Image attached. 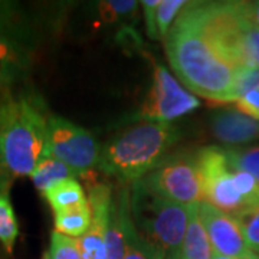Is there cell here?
<instances>
[{
    "instance_id": "obj_15",
    "label": "cell",
    "mask_w": 259,
    "mask_h": 259,
    "mask_svg": "<svg viewBox=\"0 0 259 259\" xmlns=\"http://www.w3.org/2000/svg\"><path fill=\"white\" fill-rule=\"evenodd\" d=\"M54 213H62L88 203L83 187L75 179H68L52 186L42 194Z\"/></svg>"
},
{
    "instance_id": "obj_23",
    "label": "cell",
    "mask_w": 259,
    "mask_h": 259,
    "mask_svg": "<svg viewBox=\"0 0 259 259\" xmlns=\"http://www.w3.org/2000/svg\"><path fill=\"white\" fill-rule=\"evenodd\" d=\"M187 2L183 0H161L156 15V26H157L158 36L166 37L170 30V25L176 20L177 15L185 9Z\"/></svg>"
},
{
    "instance_id": "obj_18",
    "label": "cell",
    "mask_w": 259,
    "mask_h": 259,
    "mask_svg": "<svg viewBox=\"0 0 259 259\" xmlns=\"http://www.w3.org/2000/svg\"><path fill=\"white\" fill-rule=\"evenodd\" d=\"M19 236V222L10 202L9 192L0 190V243L8 253L13 252Z\"/></svg>"
},
{
    "instance_id": "obj_16",
    "label": "cell",
    "mask_w": 259,
    "mask_h": 259,
    "mask_svg": "<svg viewBox=\"0 0 259 259\" xmlns=\"http://www.w3.org/2000/svg\"><path fill=\"white\" fill-rule=\"evenodd\" d=\"M76 176H78L76 171L71 167L66 166L58 158L48 156L37 164L36 168L32 171V175L29 177L33 186L36 187L37 192L44 194L56 183L68 180V179H75Z\"/></svg>"
},
{
    "instance_id": "obj_6",
    "label": "cell",
    "mask_w": 259,
    "mask_h": 259,
    "mask_svg": "<svg viewBox=\"0 0 259 259\" xmlns=\"http://www.w3.org/2000/svg\"><path fill=\"white\" fill-rule=\"evenodd\" d=\"M140 182L154 193L186 207L203 202L196 153L166 157Z\"/></svg>"
},
{
    "instance_id": "obj_31",
    "label": "cell",
    "mask_w": 259,
    "mask_h": 259,
    "mask_svg": "<svg viewBox=\"0 0 259 259\" xmlns=\"http://www.w3.org/2000/svg\"><path fill=\"white\" fill-rule=\"evenodd\" d=\"M213 259H235V258H226V256H221V255H214Z\"/></svg>"
},
{
    "instance_id": "obj_17",
    "label": "cell",
    "mask_w": 259,
    "mask_h": 259,
    "mask_svg": "<svg viewBox=\"0 0 259 259\" xmlns=\"http://www.w3.org/2000/svg\"><path fill=\"white\" fill-rule=\"evenodd\" d=\"M91 223L93 212L90 203L55 214V231L71 238H81L90 229Z\"/></svg>"
},
{
    "instance_id": "obj_3",
    "label": "cell",
    "mask_w": 259,
    "mask_h": 259,
    "mask_svg": "<svg viewBox=\"0 0 259 259\" xmlns=\"http://www.w3.org/2000/svg\"><path fill=\"white\" fill-rule=\"evenodd\" d=\"M179 133L170 122L140 121L112 137L101 148L100 164L104 173L121 183H136L166 158Z\"/></svg>"
},
{
    "instance_id": "obj_27",
    "label": "cell",
    "mask_w": 259,
    "mask_h": 259,
    "mask_svg": "<svg viewBox=\"0 0 259 259\" xmlns=\"http://www.w3.org/2000/svg\"><path fill=\"white\" fill-rule=\"evenodd\" d=\"M161 0H144L141 2L143 9H144V18H146V26H147V33L151 39H158L157 26H156V15L160 6Z\"/></svg>"
},
{
    "instance_id": "obj_26",
    "label": "cell",
    "mask_w": 259,
    "mask_h": 259,
    "mask_svg": "<svg viewBox=\"0 0 259 259\" xmlns=\"http://www.w3.org/2000/svg\"><path fill=\"white\" fill-rule=\"evenodd\" d=\"M238 111L248 115L253 120L259 121V90L242 95L239 100H236Z\"/></svg>"
},
{
    "instance_id": "obj_22",
    "label": "cell",
    "mask_w": 259,
    "mask_h": 259,
    "mask_svg": "<svg viewBox=\"0 0 259 259\" xmlns=\"http://www.w3.org/2000/svg\"><path fill=\"white\" fill-rule=\"evenodd\" d=\"M164 250L144 239L139 231H136L130 238L128 248L124 259H164Z\"/></svg>"
},
{
    "instance_id": "obj_32",
    "label": "cell",
    "mask_w": 259,
    "mask_h": 259,
    "mask_svg": "<svg viewBox=\"0 0 259 259\" xmlns=\"http://www.w3.org/2000/svg\"><path fill=\"white\" fill-rule=\"evenodd\" d=\"M44 259H48V256H47V255H44Z\"/></svg>"
},
{
    "instance_id": "obj_29",
    "label": "cell",
    "mask_w": 259,
    "mask_h": 259,
    "mask_svg": "<svg viewBox=\"0 0 259 259\" xmlns=\"http://www.w3.org/2000/svg\"><path fill=\"white\" fill-rule=\"evenodd\" d=\"M253 18L259 28V2H253Z\"/></svg>"
},
{
    "instance_id": "obj_10",
    "label": "cell",
    "mask_w": 259,
    "mask_h": 259,
    "mask_svg": "<svg viewBox=\"0 0 259 259\" xmlns=\"http://www.w3.org/2000/svg\"><path fill=\"white\" fill-rule=\"evenodd\" d=\"M88 186V203L93 212V223L85 235H82L78 243L81 249L82 259H107V246H105V229L112 200V187L85 177Z\"/></svg>"
},
{
    "instance_id": "obj_25",
    "label": "cell",
    "mask_w": 259,
    "mask_h": 259,
    "mask_svg": "<svg viewBox=\"0 0 259 259\" xmlns=\"http://www.w3.org/2000/svg\"><path fill=\"white\" fill-rule=\"evenodd\" d=\"M259 90L258 66H242L236 72L235 79V98L239 100L242 95Z\"/></svg>"
},
{
    "instance_id": "obj_21",
    "label": "cell",
    "mask_w": 259,
    "mask_h": 259,
    "mask_svg": "<svg viewBox=\"0 0 259 259\" xmlns=\"http://www.w3.org/2000/svg\"><path fill=\"white\" fill-rule=\"evenodd\" d=\"M45 255L48 259H82L78 239L56 231L51 233L49 250Z\"/></svg>"
},
{
    "instance_id": "obj_12",
    "label": "cell",
    "mask_w": 259,
    "mask_h": 259,
    "mask_svg": "<svg viewBox=\"0 0 259 259\" xmlns=\"http://www.w3.org/2000/svg\"><path fill=\"white\" fill-rule=\"evenodd\" d=\"M137 231L130 209V189L121 185L112 192V200L105 229L107 259H124L130 238Z\"/></svg>"
},
{
    "instance_id": "obj_14",
    "label": "cell",
    "mask_w": 259,
    "mask_h": 259,
    "mask_svg": "<svg viewBox=\"0 0 259 259\" xmlns=\"http://www.w3.org/2000/svg\"><path fill=\"white\" fill-rule=\"evenodd\" d=\"M180 250L185 259H213L214 256L212 243L199 214V204L189 209V225Z\"/></svg>"
},
{
    "instance_id": "obj_8",
    "label": "cell",
    "mask_w": 259,
    "mask_h": 259,
    "mask_svg": "<svg viewBox=\"0 0 259 259\" xmlns=\"http://www.w3.org/2000/svg\"><path fill=\"white\" fill-rule=\"evenodd\" d=\"M196 161L202 180L203 202L232 216L246 207V200L236 190L233 168L228 161L225 148L203 147L196 153Z\"/></svg>"
},
{
    "instance_id": "obj_28",
    "label": "cell",
    "mask_w": 259,
    "mask_h": 259,
    "mask_svg": "<svg viewBox=\"0 0 259 259\" xmlns=\"http://www.w3.org/2000/svg\"><path fill=\"white\" fill-rule=\"evenodd\" d=\"M166 259H185V258H183V255H182V250L177 249V250H171V252H167Z\"/></svg>"
},
{
    "instance_id": "obj_24",
    "label": "cell",
    "mask_w": 259,
    "mask_h": 259,
    "mask_svg": "<svg viewBox=\"0 0 259 259\" xmlns=\"http://www.w3.org/2000/svg\"><path fill=\"white\" fill-rule=\"evenodd\" d=\"M137 6L139 3L134 0H110V2H102L100 5V13L104 22L112 23L120 19L134 16Z\"/></svg>"
},
{
    "instance_id": "obj_1",
    "label": "cell",
    "mask_w": 259,
    "mask_h": 259,
    "mask_svg": "<svg viewBox=\"0 0 259 259\" xmlns=\"http://www.w3.org/2000/svg\"><path fill=\"white\" fill-rule=\"evenodd\" d=\"M167 58L179 79L216 104L236 101V68L189 10L183 9L164 37Z\"/></svg>"
},
{
    "instance_id": "obj_13",
    "label": "cell",
    "mask_w": 259,
    "mask_h": 259,
    "mask_svg": "<svg viewBox=\"0 0 259 259\" xmlns=\"http://www.w3.org/2000/svg\"><path fill=\"white\" fill-rule=\"evenodd\" d=\"M212 133L226 146H241L259 140V121L238 110H222L212 117Z\"/></svg>"
},
{
    "instance_id": "obj_4",
    "label": "cell",
    "mask_w": 259,
    "mask_h": 259,
    "mask_svg": "<svg viewBox=\"0 0 259 259\" xmlns=\"http://www.w3.org/2000/svg\"><path fill=\"white\" fill-rule=\"evenodd\" d=\"M130 209L134 226L144 239L166 253L182 248L190 207L167 200L139 180L130 189Z\"/></svg>"
},
{
    "instance_id": "obj_2",
    "label": "cell",
    "mask_w": 259,
    "mask_h": 259,
    "mask_svg": "<svg viewBox=\"0 0 259 259\" xmlns=\"http://www.w3.org/2000/svg\"><path fill=\"white\" fill-rule=\"evenodd\" d=\"M51 114L33 90H20L0 102V190L18 177L30 176L48 157Z\"/></svg>"
},
{
    "instance_id": "obj_30",
    "label": "cell",
    "mask_w": 259,
    "mask_h": 259,
    "mask_svg": "<svg viewBox=\"0 0 259 259\" xmlns=\"http://www.w3.org/2000/svg\"><path fill=\"white\" fill-rule=\"evenodd\" d=\"M243 259H259V255L258 253H253V252H249Z\"/></svg>"
},
{
    "instance_id": "obj_11",
    "label": "cell",
    "mask_w": 259,
    "mask_h": 259,
    "mask_svg": "<svg viewBox=\"0 0 259 259\" xmlns=\"http://www.w3.org/2000/svg\"><path fill=\"white\" fill-rule=\"evenodd\" d=\"M199 214L216 255L243 259L249 253L250 250L243 239L241 228L232 214L222 212L206 202L199 204Z\"/></svg>"
},
{
    "instance_id": "obj_7",
    "label": "cell",
    "mask_w": 259,
    "mask_h": 259,
    "mask_svg": "<svg viewBox=\"0 0 259 259\" xmlns=\"http://www.w3.org/2000/svg\"><path fill=\"white\" fill-rule=\"evenodd\" d=\"M48 154L82 176L100 164L101 147L88 130L59 115H51L48 122Z\"/></svg>"
},
{
    "instance_id": "obj_19",
    "label": "cell",
    "mask_w": 259,
    "mask_h": 259,
    "mask_svg": "<svg viewBox=\"0 0 259 259\" xmlns=\"http://www.w3.org/2000/svg\"><path fill=\"white\" fill-rule=\"evenodd\" d=\"M250 252L259 255V199L233 216Z\"/></svg>"
},
{
    "instance_id": "obj_9",
    "label": "cell",
    "mask_w": 259,
    "mask_h": 259,
    "mask_svg": "<svg viewBox=\"0 0 259 259\" xmlns=\"http://www.w3.org/2000/svg\"><path fill=\"white\" fill-rule=\"evenodd\" d=\"M200 101L185 91L164 66L154 62L153 85L141 108V117L148 121L168 122L194 111Z\"/></svg>"
},
{
    "instance_id": "obj_5",
    "label": "cell",
    "mask_w": 259,
    "mask_h": 259,
    "mask_svg": "<svg viewBox=\"0 0 259 259\" xmlns=\"http://www.w3.org/2000/svg\"><path fill=\"white\" fill-rule=\"evenodd\" d=\"M33 37L9 3H0V102L16 91L32 64Z\"/></svg>"
},
{
    "instance_id": "obj_20",
    "label": "cell",
    "mask_w": 259,
    "mask_h": 259,
    "mask_svg": "<svg viewBox=\"0 0 259 259\" xmlns=\"http://www.w3.org/2000/svg\"><path fill=\"white\" fill-rule=\"evenodd\" d=\"M225 151L233 170L246 171L259 182V146L225 148Z\"/></svg>"
}]
</instances>
